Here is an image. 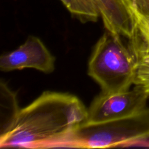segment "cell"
<instances>
[{"instance_id":"cell-1","label":"cell","mask_w":149,"mask_h":149,"mask_svg":"<svg viewBox=\"0 0 149 149\" xmlns=\"http://www.w3.org/2000/svg\"><path fill=\"white\" fill-rule=\"evenodd\" d=\"M87 116V109L77 96L45 91L20 109L9 129L0 135V146L65 148Z\"/></svg>"},{"instance_id":"cell-2","label":"cell","mask_w":149,"mask_h":149,"mask_svg":"<svg viewBox=\"0 0 149 149\" xmlns=\"http://www.w3.org/2000/svg\"><path fill=\"white\" fill-rule=\"evenodd\" d=\"M137 62L121 36L106 30L94 48L88 64V74L103 93L125 91L134 84Z\"/></svg>"},{"instance_id":"cell-3","label":"cell","mask_w":149,"mask_h":149,"mask_svg":"<svg viewBox=\"0 0 149 149\" xmlns=\"http://www.w3.org/2000/svg\"><path fill=\"white\" fill-rule=\"evenodd\" d=\"M149 138V109L131 116L98 124H82L65 148H105L128 145Z\"/></svg>"},{"instance_id":"cell-4","label":"cell","mask_w":149,"mask_h":149,"mask_svg":"<svg viewBox=\"0 0 149 149\" xmlns=\"http://www.w3.org/2000/svg\"><path fill=\"white\" fill-rule=\"evenodd\" d=\"M149 96L138 85L132 90L103 93L87 109L84 124L92 125L131 116L144 109Z\"/></svg>"},{"instance_id":"cell-5","label":"cell","mask_w":149,"mask_h":149,"mask_svg":"<svg viewBox=\"0 0 149 149\" xmlns=\"http://www.w3.org/2000/svg\"><path fill=\"white\" fill-rule=\"evenodd\" d=\"M55 58L40 39L29 36L18 48L4 54L0 58L1 71L33 68L50 74L55 69Z\"/></svg>"},{"instance_id":"cell-6","label":"cell","mask_w":149,"mask_h":149,"mask_svg":"<svg viewBox=\"0 0 149 149\" xmlns=\"http://www.w3.org/2000/svg\"><path fill=\"white\" fill-rule=\"evenodd\" d=\"M97 7L106 30L128 39L131 37L132 17L125 0H97Z\"/></svg>"},{"instance_id":"cell-7","label":"cell","mask_w":149,"mask_h":149,"mask_svg":"<svg viewBox=\"0 0 149 149\" xmlns=\"http://www.w3.org/2000/svg\"><path fill=\"white\" fill-rule=\"evenodd\" d=\"M131 14L132 21V36L128 47L137 61L149 55V14L137 9L127 0H125Z\"/></svg>"},{"instance_id":"cell-8","label":"cell","mask_w":149,"mask_h":149,"mask_svg":"<svg viewBox=\"0 0 149 149\" xmlns=\"http://www.w3.org/2000/svg\"><path fill=\"white\" fill-rule=\"evenodd\" d=\"M20 109L16 93L12 91L7 83L1 81V135L4 134L14 122Z\"/></svg>"},{"instance_id":"cell-9","label":"cell","mask_w":149,"mask_h":149,"mask_svg":"<svg viewBox=\"0 0 149 149\" xmlns=\"http://www.w3.org/2000/svg\"><path fill=\"white\" fill-rule=\"evenodd\" d=\"M134 85L141 87L149 96V55L137 61Z\"/></svg>"},{"instance_id":"cell-10","label":"cell","mask_w":149,"mask_h":149,"mask_svg":"<svg viewBox=\"0 0 149 149\" xmlns=\"http://www.w3.org/2000/svg\"><path fill=\"white\" fill-rule=\"evenodd\" d=\"M137 9L149 14V0H127Z\"/></svg>"},{"instance_id":"cell-11","label":"cell","mask_w":149,"mask_h":149,"mask_svg":"<svg viewBox=\"0 0 149 149\" xmlns=\"http://www.w3.org/2000/svg\"><path fill=\"white\" fill-rule=\"evenodd\" d=\"M63 2V4L66 7V8L68 9V10H69L70 7H71V0H61Z\"/></svg>"}]
</instances>
